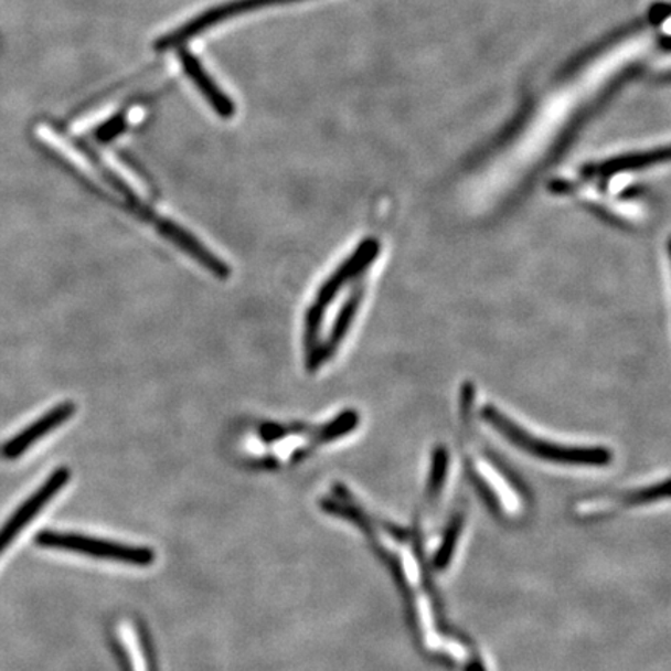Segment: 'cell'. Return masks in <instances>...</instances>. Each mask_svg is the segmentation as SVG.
I'll use <instances>...</instances> for the list:
<instances>
[{
	"mask_svg": "<svg viewBox=\"0 0 671 671\" xmlns=\"http://www.w3.org/2000/svg\"><path fill=\"white\" fill-rule=\"evenodd\" d=\"M480 417L491 429L501 434L503 440L535 459L564 465V467L582 468H604L613 464L611 449H606L605 446H567L544 440L521 428L516 422L491 404L482 407Z\"/></svg>",
	"mask_w": 671,
	"mask_h": 671,
	"instance_id": "cell-1",
	"label": "cell"
},
{
	"mask_svg": "<svg viewBox=\"0 0 671 671\" xmlns=\"http://www.w3.org/2000/svg\"><path fill=\"white\" fill-rule=\"evenodd\" d=\"M34 541H36L41 547L75 552V554L105 558L109 560V562L131 564V566H151L156 560L155 552H152L151 548L114 543V541L97 540V537L83 536L78 535V533H63L44 530V532H41Z\"/></svg>",
	"mask_w": 671,
	"mask_h": 671,
	"instance_id": "cell-2",
	"label": "cell"
},
{
	"mask_svg": "<svg viewBox=\"0 0 671 671\" xmlns=\"http://www.w3.org/2000/svg\"><path fill=\"white\" fill-rule=\"evenodd\" d=\"M302 2V0H232V2L221 3L213 9L205 10L204 13L198 14L189 22L178 26L177 30L160 36L155 42V49L159 52L170 51V49L179 47L184 42L192 40L198 34L204 33L205 30L219 25L220 22L227 21L235 17H242L251 11L266 9V7L285 6V3Z\"/></svg>",
	"mask_w": 671,
	"mask_h": 671,
	"instance_id": "cell-3",
	"label": "cell"
},
{
	"mask_svg": "<svg viewBox=\"0 0 671 671\" xmlns=\"http://www.w3.org/2000/svg\"><path fill=\"white\" fill-rule=\"evenodd\" d=\"M661 499H669V479L661 483H653L651 487L639 488V490L586 496L572 503L571 512L577 521L605 520L629 507L648 505V503H654Z\"/></svg>",
	"mask_w": 671,
	"mask_h": 671,
	"instance_id": "cell-4",
	"label": "cell"
},
{
	"mask_svg": "<svg viewBox=\"0 0 671 671\" xmlns=\"http://www.w3.org/2000/svg\"><path fill=\"white\" fill-rule=\"evenodd\" d=\"M68 479H71V471L67 468H58V470L53 472L51 478L42 483L40 490L34 491L30 496L29 501L19 507L17 513L0 530V554L9 547L11 541L19 535V532L41 512L42 507L47 505L52 501L53 496L66 487Z\"/></svg>",
	"mask_w": 671,
	"mask_h": 671,
	"instance_id": "cell-5",
	"label": "cell"
},
{
	"mask_svg": "<svg viewBox=\"0 0 671 671\" xmlns=\"http://www.w3.org/2000/svg\"><path fill=\"white\" fill-rule=\"evenodd\" d=\"M151 219L155 221L156 231L163 238L177 244L179 249L185 252L194 262L200 263L202 268L207 269L209 273L221 278V280H226V278L231 277V266L226 262L221 260L219 255L209 251V247L200 242L192 232L187 231V228L179 226L178 223L168 219H160V216L155 215H151Z\"/></svg>",
	"mask_w": 671,
	"mask_h": 671,
	"instance_id": "cell-6",
	"label": "cell"
},
{
	"mask_svg": "<svg viewBox=\"0 0 671 671\" xmlns=\"http://www.w3.org/2000/svg\"><path fill=\"white\" fill-rule=\"evenodd\" d=\"M178 58L182 71L189 76L194 87L200 90L204 100L209 103L210 108L215 110L221 118L234 117L236 110L235 103L221 89L215 79L212 78V75L205 71L201 61L192 52L187 51V49H179Z\"/></svg>",
	"mask_w": 671,
	"mask_h": 671,
	"instance_id": "cell-7",
	"label": "cell"
},
{
	"mask_svg": "<svg viewBox=\"0 0 671 671\" xmlns=\"http://www.w3.org/2000/svg\"><path fill=\"white\" fill-rule=\"evenodd\" d=\"M76 407L74 403H63L58 406L53 407L47 414L42 415L40 419L30 425L29 428L19 433L17 437L11 438L7 441L2 448V456L6 459H18L25 451H29L30 446L41 440L45 434L52 433L56 428H60L63 423H66L72 415L75 414Z\"/></svg>",
	"mask_w": 671,
	"mask_h": 671,
	"instance_id": "cell-8",
	"label": "cell"
},
{
	"mask_svg": "<svg viewBox=\"0 0 671 671\" xmlns=\"http://www.w3.org/2000/svg\"><path fill=\"white\" fill-rule=\"evenodd\" d=\"M377 249H380V246H377L376 242H372V239L362 243L361 246L353 252L352 257L342 263L333 276L328 277L326 284L320 286L318 296H316V305L326 310L328 305L333 302L336 294L341 291L342 286H344L350 278L358 276L361 270L368 268L372 260H375Z\"/></svg>",
	"mask_w": 671,
	"mask_h": 671,
	"instance_id": "cell-9",
	"label": "cell"
},
{
	"mask_svg": "<svg viewBox=\"0 0 671 671\" xmlns=\"http://www.w3.org/2000/svg\"><path fill=\"white\" fill-rule=\"evenodd\" d=\"M56 136L66 140L68 147L75 148V151L89 162V166L94 168L95 173H97L114 192L120 194V196L124 198L129 205H132V207H139V196H137L135 190L129 187L128 182L118 177L113 168L106 166L105 160H103L89 145L84 143L83 140L75 139V137L68 139V136L58 135V132H56Z\"/></svg>",
	"mask_w": 671,
	"mask_h": 671,
	"instance_id": "cell-10",
	"label": "cell"
},
{
	"mask_svg": "<svg viewBox=\"0 0 671 671\" xmlns=\"http://www.w3.org/2000/svg\"><path fill=\"white\" fill-rule=\"evenodd\" d=\"M465 528V510L459 509L451 521H449L448 529H446L444 540L438 545L437 552H434L433 560H430V567L436 572H444L446 567L452 562V556L456 554L457 544L461 536V530Z\"/></svg>",
	"mask_w": 671,
	"mask_h": 671,
	"instance_id": "cell-11",
	"label": "cell"
},
{
	"mask_svg": "<svg viewBox=\"0 0 671 671\" xmlns=\"http://www.w3.org/2000/svg\"><path fill=\"white\" fill-rule=\"evenodd\" d=\"M661 151L631 152V155L619 156L611 160H606L601 166L596 167V173L600 177H614L624 171L642 170V168L654 166L661 159Z\"/></svg>",
	"mask_w": 671,
	"mask_h": 671,
	"instance_id": "cell-12",
	"label": "cell"
},
{
	"mask_svg": "<svg viewBox=\"0 0 671 671\" xmlns=\"http://www.w3.org/2000/svg\"><path fill=\"white\" fill-rule=\"evenodd\" d=\"M358 305H360V296H353L339 311L338 318L334 320V326L331 328L330 338L326 345H322L323 356L333 353L336 347L341 344L342 339L345 338L347 331L352 326L354 315H356Z\"/></svg>",
	"mask_w": 671,
	"mask_h": 671,
	"instance_id": "cell-13",
	"label": "cell"
},
{
	"mask_svg": "<svg viewBox=\"0 0 671 671\" xmlns=\"http://www.w3.org/2000/svg\"><path fill=\"white\" fill-rule=\"evenodd\" d=\"M126 117H128V114L125 110H120L116 116L108 118L105 124L94 129L95 140L100 143H109L114 139H117L125 131L126 126H128Z\"/></svg>",
	"mask_w": 671,
	"mask_h": 671,
	"instance_id": "cell-14",
	"label": "cell"
},
{
	"mask_svg": "<svg viewBox=\"0 0 671 671\" xmlns=\"http://www.w3.org/2000/svg\"><path fill=\"white\" fill-rule=\"evenodd\" d=\"M262 434L263 437L266 438V440H274V438L280 437L281 434H284V430H281L280 426L268 425L262 429Z\"/></svg>",
	"mask_w": 671,
	"mask_h": 671,
	"instance_id": "cell-15",
	"label": "cell"
}]
</instances>
